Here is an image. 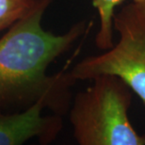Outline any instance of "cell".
Instances as JSON below:
<instances>
[{"mask_svg": "<svg viewBox=\"0 0 145 145\" xmlns=\"http://www.w3.org/2000/svg\"><path fill=\"white\" fill-rule=\"evenodd\" d=\"M54 0H37L27 15L0 38V110L22 111L37 103L63 116L72 105L70 59L62 70L47 74L52 62L91 30L93 21L81 20L67 32L54 34L42 28V20Z\"/></svg>", "mask_w": 145, "mask_h": 145, "instance_id": "6da1fadb", "label": "cell"}, {"mask_svg": "<svg viewBox=\"0 0 145 145\" xmlns=\"http://www.w3.org/2000/svg\"><path fill=\"white\" fill-rule=\"evenodd\" d=\"M75 95L69 109L74 137L79 145H145V136L128 116L132 89L114 74L98 75Z\"/></svg>", "mask_w": 145, "mask_h": 145, "instance_id": "7a4b0ae2", "label": "cell"}, {"mask_svg": "<svg viewBox=\"0 0 145 145\" xmlns=\"http://www.w3.org/2000/svg\"><path fill=\"white\" fill-rule=\"evenodd\" d=\"M44 108L37 103L22 111L0 110V145H20L32 138L43 145L53 142L63 128V119L55 113L43 116Z\"/></svg>", "mask_w": 145, "mask_h": 145, "instance_id": "277c9868", "label": "cell"}, {"mask_svg": "<svg viewBox=\"0 0 145 145\" xmlns=\"http://www.w3.org/2000/svg\"><path fill=\"white\" fill-rule=\"evenodd\" d=\"M119 40L112 48L76 63L70 72L76 81L98 75L121 78L142 101L145 108V12L134 2L124 5L113 17Z\"/></svg>", "mask_w": 145, "mask_h": 145, "instance_id": "3957f363", "label": "cell"}, {"mask_svg": "<svg viewBox=\"0 0 145 145\" xmlns=\"http://www.w3.org/2000/svg\"><path fill=\"white\" fill-rule=\"evenodd\" d=\"M144 136H145V134H144Z\"/></svg>", "mask_w": 145, "mask_h": 145, "instance_id": "ba28073f", "label": "cell"}, {"mask_svg": "<svg viewBox=\"0 0 145 145\" xmlns=\"http://www.w3.org/2000/svg\"><path fill=\"white\" fill-rule=\"evenodd\" d=\"M36 3L37 0H0V31L27 15Z\"/></svg>", "mask_w": 145, "mask_h": 145, "instance_id": "8992f818", "label": "cell"}, {"mask_svg": "<svg viewBox=\"0 0 145 145\" xmlns=\"http://www.w3.org/2000/svg\"><path fill=\"white\" fill-rule=\"evenodd\" d=\"M99 15V30L95 36V44L100 50L106 51L114 45L113 17L115 8L124 0H91Z\"/></svg>", "mask_w": 145, "mask_h": 145, "instance_id": "5b68a950", "label": "cell"}, {"mask_svg": "<svg viewBox=\"0 0 145 145\" xmlns=\"http://www.w3.org/2000/svg\"><path fill=\"white\" fill-rule=\"evenodd\" d=\"M135 4H137L141 10L145 12V0H133Z\"/></svg>", "mask_w": 145, "mask_h": 145, "instance_id": "52a82bcc", "label": "cell"}]
</instances>
